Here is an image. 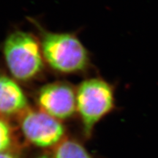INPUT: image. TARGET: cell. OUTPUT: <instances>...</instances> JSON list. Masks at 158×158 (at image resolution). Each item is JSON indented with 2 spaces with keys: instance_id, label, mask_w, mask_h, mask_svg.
Returning <instances> with one entry per match:
<instances>
[{
  "instance_id": "3",
  "label": "cell",
  "mask_w": 158,
  "mask_h": 158,
  "mask_svg": "<svg viewBox=\"0 0 158 158\" xmlns=\"http://www.w3.org/2000/svg\"><path fill=\"white\" fill-rule=\"evenodd\" d=\"M114 91L111 84L99 77L85 79L76 89V111L87 135L95 124L114 107Z\"/></svg>"
},
{
  "instance_id": "6",
  "label": "cell",
  "mask_w": 158,
  "mask_h": 158,
  "mask_svg": "<svg viewBox=\"0 0 158 158\" xmlns=\"http://www.w3.org/2000/svg\"><path fill=\"white\" fill-rule=\"evenodd\" d=\"M28 110V99L16 80L0 74V116L22 114Z\"/></svg>"
},
{
  "instance_id": "10",
  "label": "cell",
  "mask_w": 158,
  "mask_h": 158,
  "mask_svg": "<svg viewBox=\"0 0 158 158\" xmlns=\"http://www.w3.org/2000/svg\"><path fill=\"white\" fill-rule=\"evenodd\" d=\"M38 158H50V157H48V156H41V157H40Z\"/></svg>"
},
{
  "instance_id": "1",
  "label": "cell",
  "mask_w": 158,
  "mask_h": 158,
  "mask_svg": "<svg viewBox=\"0 0 158 158\" xmlns=\"http://www.w3.org/2000/svg\"><path fill=\"white\" fill-rule=\"evenodd\" d=\"M39 31V40L45 64L59 74L82 73L90 66L89 51L76 35L53 32L33 21Z\"/></svg>"
},
{
  "instance_id": "9",
  "label": "cell",
  "mask_w": 158,
  "mask_h": 158,
  "mask_svg": "<svg viewBox=\"0 0 158 158\" xmlns=\"http://www.w3.org/2000/svg\"><path fill=\"white\" fill-rule=\"evenodd\" d=\"M0 158H19V157L15 153L10 151H6L0 152Z\"/></svg>"
},
{
  "instance_id": "7",
  "label": "cell",
  "mask_w": 158,
  "mask_h": 158,
  "mask_svg": "<svg viewBox=\"0 0 158 158\" xmlns=\"http://www.w3.org/2000/svg\"><path fill=\"white\" fill-rule=\"evenodd\" d=\"M54 158H92L84 147L72 139L62 140L56 146Z\"/></svg>"
},
{
  "instance_id": "2",
  "label": "cell",
  "mask_w": 158,
  "mask_h": 158,
  "mask_svg": "<svg viewBox=\"0 0 158 158\" xmlns=\"http://www.w3.org/2000/svg\"><path fill=\"white\" fill-rule=\"evenodd\" d=\"M2 53L10 74L17 81H32L44 70L45 61L39 37L29 31L11 32L4 41Z\"/></svg>"
},
{
  "instance_id": "4",
  "label": "cell",
  "mask_w": 158,
  "mask_h": 158,
  "mask_svg": "<svg viewBox=\"0 0 158 158\" xmlns=\"http://www.w3.org/2000/svg\"><path fill=\"white\" fill-rule=\"evenodd\" d=\"M20 127L26 139L38 147H50L60 143L64 127L57 118L41 110H27L21 114Z\"/></svg>"
},
{
  "instance_id": "8",
  "label": "cell",
  "mask_w": 158,
  "mask_h": 158,
  "mask_svg": "<svg viewBox=\"0 0 158 158\" xmlns=\"http://www.w3.org/2000/svg\"><path fill=\"white\" fill-rule=\"evenodd\" d=\"M13 141V130L5 118L0 117V152L9 151Z\"/></svg>"
},
{
  "instance_id": "5",
  "label": "cell",
  "mask_w": 158,
  "mask_h": 158,
  "mask_svg": "<svg viewBox=\"0 0 158 158\" xmlns=\"http://www.w3.org/2000/svg\"><path fill=\"white\" fill-rule=\"evenodd\" d=\"M40 110L59 120L70 118L76 111V89L65 81L43 85L36 97Z\"/></svg>"
}]
</instances>
